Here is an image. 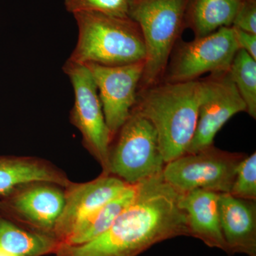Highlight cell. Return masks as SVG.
<instances>
[{
	"mask_svg": "<svg viewBox=\"0 0 256 256\" xmlns=\"http://www.w3.org/2000/svg\"><path fill=\"white\" fill-rule=\"evenodd\" d=\"M33 182L54 184L65 188L72 182L64 171L47 160L33 156H0V197Z\"/></svg>",
	"mask_w": 256,
	"mask_h": 256,
	"instance_id": "15",
	"label": "cell"
},
{
	"mask_svg": "<svg viewBox=\"0 0 256 256\" xmlns=\"http://www.w3.org/2000/svg\"><path fill=\"white\" fill-rule=\"evenodd\" d=\"M97 87L106 124L114 139L136 102L144 62L122 66L84 64Z\"/></svg>",
	"mask_w": 256,
	"mask_h": 256,
	"instance_id": "11",
	"label": "cell"
},
{
	"mask_svg": "<svg viewBox=\"0 0 256 256\" xmlns=\"http://www.w3.org/2000/svg\"><path fill=\"white\" fill-rule=\"evenodd\" d=\"M66 10L72 14L98 12L128 18L130 0H64Z\"/></svg>",
	"mask_w": 256,
	"mask_h": 256,
	"instance_id": "20",
	"label": "cell"
},
{
	"mask_svg": "<svg viewBox=\"0 0 256 256\" xmlns=\"http://www.w3.org/2000/svg\"><path fill=\"white\" fill-rule=\"evenodd\" d=\"M220 197L217 192L195 190L180 194V206L188 218L190 236L227 254L220 226Z\"/></svg>",
	"mask_w": 256,
	"mask_h": 256,
	"instance_id": "14",
	"label": "cell"
},
{
	"mask_svg": "<svg viewBox=\"0 0 256 256\" xmlns=\"http://www.w3.org/2000/svg\"><path fill=\"white\" fill-rule=\"evenodd\" d=\"M74 92V104L70 112V124L82 136L84 148L109 174V156L114 138L106 124L97 87L85 65L67 60L63 66Z\"/></svg>",
	"mask_w": 256,
	"mask_h": 256,
	"instance_id": "7",
	"label": "cell"
},
{
	"mask_svg": "<svg viewBox=\"0 0 256 256\" xmlns=\"http://www.w3.org/2000/svg\"><path fill=\"white\" fill-rule=\"evenodd\" d=\"M202 94L194 136L186 153H194L214 146L217 132L246 106L228 72L210 74L200 80Z\"/></svg>",
	"mask_w": 256,
	"mask_h": 256,
	"instance_id": "10",
	"label": "cell"
},
{
	"mask_svg": "<svg viewBox=\"0 0 256 256\" xmlns=\"http://www.w3.org/2000/svg\"><path fill=\"white\" fill-rule=\"evenodd\" d=\"M139 184L130 185L118 196L84 218L73 230L66 242L62 244L80 245L90 242L106 232L137 194Z\"/></svg>",
	"mask_w": 256,
	"mask_h": 256,
	"instance_id": "17",
	"label": "cell"
},
{
	"mask_svg": "<svg viewBox=\"0 0 256 256\" xmlns=\"http://www.w3.org/2000/svg\"><path fill=\"white\" fill-rule=\"evenodd\" d=\"M0 256H16L13 255V254H10V252H6V250H4V249L0 247Z\"/></svg>",
	"mask_w": 256,
	"mask_h": 256,
	"instance_id": "24",
	"label": "cell"
},
{
	"mask_svg": "<svg viewBox=\"0 0 256 256\" xmlns=\"http://www.w3.org/2000/svg\"><path fill=\"white\" fill-rule=\"evenodd\" d=\"M232 26L256 34V0H238Z\"/></svg>",
	"mask_w": 256,
	"mask_h": 256,
	"instance_id": "22",
	"label": "cell"
},
{
	"mask_svg": "<svg viewBox=\"0 0 256 256\" xmlns=\"http://www.w3.org/2000/svg\"><path fill=\"white\" fill-rule=\"evenodd\" d=\"M230 194L242 200H256V153L240 162L236 173Z\"/></svg>",
	"mask_w": 256,
	"mask_h": 256,
	"instance_id": "21",
	"label": "cell"
},
{
	"mask_svg": "<svg viewBox=\"0 0 256 256\" xmlns=\"http://www.w3.org/2000/svg\"><path fill=\"white\" fill-rule=\"evenodd\" d=\"M201 94L200 80L161 82L138 92L132 110L156 128L166 164L188 151L196 130Z\"/></svg>",
	"mask_w": 256,
	"mask_h": 256,
	"instance_id": "2",
	"label": "cell"
},
{
	"mask_svg": "<svg viewBox=\"0 0 256 256\" xmlns=\"http://www.w3.org/2000/svg\"><path fill=\"white\" fill-rule=\"evenodd\" d=\"M246 156L212 146L166 163L162 178L180 194L195 190L230 193L238 164Z\"/></svg>",
	"mask_w": 256,
	"mask_h": 256,
	"instance_id": "6",
	"label": "cell"
},
{
	"mask_svg": "<svg viewBox=\"0 0 256 256\" xmlns=\"http://www.w3.org/2000/svg\"><path fill=\"white\" fill-rule=\"evenodd\" d=\"M73 15L78 36L68 60L110 66L146 60L142 32L129 16L119 18L88 12Z\"/></svg>",
	"mask_w": 256,
	"mask_h": 256,
	"instance_id": "3",
	"label": "cell"
},
{
	"mask_svg": "<svg viewBox=\"0 0 256 256\" xmlns=\"http://www.w3.org/2000/svg\"><path fill=\"white\" fill-rule=\"evenodd\" d=\"M48 182L22 185L0 197V215L37 233L54 236L64 204V190Z\"/></svg>",
	"mask_w": 256,
	"mask_h": 256,
	"instance_id": "9",
	"label": "cell"
},
{
	"mask_svg": "<svg viewBox=\"0 0 256 256\" xmlns=\"http://www.w3.org/2000/svg\"><path fill=\"white\" fill-rule=\"evenodd\" d=\"M238 50L232 26L182 42L172 56L162 82H192L202 74L228 72Z\"/></svg>",
	"mask_w": 256,
	"mask_h": 256,
	"instance_id": "8",
	"label": "cell"
},
{
	"mask_svg": "<svg viewBox=\"0 0 256 256\" xmlns=\"http://www.w3.org/2000/svg\"><path fill=\"white\" fill-rule=\"evenodd\" d=\"M62 245L46 234L20 227L0 215V247L16 256H44L55 254Z\"/></svg>",
	"mask_w": 256,
	"mask_h": 256,
	"instance_id": "18",
	"label": "cell"
},
{
	"mask_svg": "<svg viewBox=\"0 0 256 256\" xmlns=\"http://www.w3.org/2000/svg\"><path fill=\"white\" fill-rule=\"evenodd\" d=\"M220 212L227 254L256 256V201L220 194Z\"/></svg>",
	"mask_w": 256,
	"mask_h": 256,
	"instance_id": "13",
	"label": "cell"
},
{
	"mask_svg": "<svg viewBox=\"0 0 256 256\" xmlns=\"http://www.w3.org/2000/svg\"><path fill=\"white\" fill-rule=\"evenodd\" d=\"M238 6V0H188L185 28L200 38L232 26Z\"/></svg>",
	"mask_w": 256,
	"mask_h": 256,
	"instance_id": "16",
	"label": "cell"
},
{
	"mask_svg": "<svg viewBox=\"0 0 256 256\" xmlns=\"http://www.w3.org/2000/svg\"><path fill=\"white\" fill-rule=\"evenodd\" d=\"M129 186L117 176L102 172L98 178L87 182H72L64 188V206L56 224L55 238L64 244L82 220Z\"/></svg>",
	"mask_w": 256,
	"mask_h": 256,
	"instance_id": "12",
	"label": "cell"
},
{
	"mask_svg": "<svg viewBox=\"0 0 256 256\" xmlns=\"http://www.w3.org/2000/svg\"><path fill=\"white\" fill-rule=\"evenodd\" d=\"M232 28L238 50H245L256 60V34L234 26Z\"/></svg>",
	"mask_w": 256,
	"mask_h": 256,
	"instance_id": "23",
	"label": "cell"
},
{
	"mask_svg": "<svg viewBox=\"0 0 256 256\" xmlns=\"http://www.w3.org/2000/svg\"><path fill=\"white\" fill-rule=\"evenodd\" d=\"M180 193L162 174L139 184L131 203L104 234L80 245L62 244L55 256H138L176 237L190 236Z\"/></svg>",
	"mask_w": 256,
	"mask_h": 256,
	"instance_id": "1",
	"label": "cell"
},
{
	"mask_svg": "<svg viewBox=\"0 0 256 256\" xmlns=\"http://www.w3.org/2000/svg\"><path fill=\"white\" fill-rule=\"evenodd\" d=\"M188 0H130L128 16L142 32L146 57L138 90L161 82L185 28Z\"/></svg>",
	"mask_w": 256,
	"mask_h": 256,
	"instance_id": "4",
	"label": "cell"
},
{
	"mask_svg": "<svg viewBox=\"0 0 256 256\" xmlns=\"http://www.w3.org/2000/svg\"><path fill=\"white\" fill-rule=\"evenodd\" d=\"M110 146L109 174L130 185L162 174L165 164L153 124L136 111L119 130Z\"/></svg>",
	"mask_w": 256,
	"mask_h": 256,
	"instance_id": "5",
	"label": "cell"
},
{
	"mask_svg": "<svg viewBox=\"0 0 256 256\" xmlns=\"http://www.w3.org/2000/svg\"><path fill=\"white\" fill-rule=\"evenodd\" d=\"M228 74L246 106V112L256 118V60L245 50H238Z\"/></svg>",
	"mask_w": 256,
	"mask_h": 256,
	"instance_id": "19",
	"label": "cell"
}]
</instances>
